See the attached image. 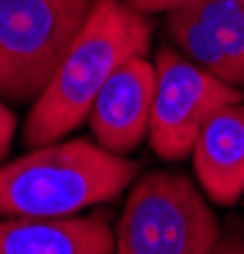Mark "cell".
<instances>
[{"instance_id": "obj_1", "label": "cell", "mask_w": 244, "mask_h": 254, "mask_svg": "<svg viewBox=\"0 0 244 254\" xmlns=\"http://www.w3.org/2000/svg\"><path fill=\"white\" fill-rule=\"evenodd\" d=\"M153 23L125 0H94L54 79L26 117L23 142L41 147L59 142L89 117L105 81L132 56H148Z\"/></svg>"}, {"instance_id": "obj_2", "label": "cell", "mask_w": 244, "mask_h": 254, "mask_svg": "<svg viewBox=\"0 0 244 254\" xmlns=\"http://www.w3.org/2000/svg\"><path fill=\"white\" fill-rule=\"evenodd\" d=\"M137 176V163L92 140H59L0 165V216L56 219L110 201Z\"/></svg>"}, {"instance_id": "obj_3", "label": "cell", "mask_w": 244, "mask_h": 254, "mask_svg": "<svg viewBox=\"0 0 244 254\" xmlns=\"http://www.w3.org/2000/svg\"><path fill=\"white\" fill-rule=\"evenodd\" d=\"M219 239L198 188L183 173L153 171L130 188L112 254H211Z\"/></svg>"}, {"instance_id": "obj_4", "label": "cell", "mask_w": 244, "mask_h": 254, "mask_svg": "<svg viewBox=\"0 0 244 254\" xmlns=\"http://www.w3.org/2000/svg\"><path fill=\"white\" fill-rule=\"evenodd\" d=\"M94 0H0V99L36 102Z\"/></svg>"}, {"instance_id": "obj_5", "label": "cell", "mask_w": 244, "mask_h": 254, "mask_svg": "<svg viewBox=\"0 0 244 254\" xmlns=\"http://www.w3.org/2000/svg\"><path fill=\"white\" fill-rule=\"evenodd\" d=\"M244 94L203 71L166 46L155 54V97L150 112V147L166 160H183L198 132L219 110L242 102Z\"/></svg>"}, {"instance_id": "obj_6", "label": "cell", "mask_w": 244, "mask_h": 254, "mask_svg": "<svg viewBox=\"0 0 244 254\" xmlns=\"http://www.w3.org/2000/svg\"><path fill=\"white\" fill-rule=\"evenodd\" d=\"M171 46L244 94V0H201L166 18Z\"/></svg>"}, {"instance_id": "obj_7", "label": "cell", "mask_w": 244, "mask_h": 254, "mask_svg": "<svg viewBox=\"0 0 244 254\" xmlns=\"http://www.w3.org/2000/svg\"><path fill=\"white\" fill-rule=\"evenodd\" d=\"M153 97L155 64L145 56H132L117 66L99 89L87 117L97 142L115 155L132 153L148 140Z\"/></svg>"}, {"instance_id": "obj_8", "label": "cell", "mask_w": 244, "mask_h": 254, "mask_svg": "<svg viewBox=\"0 0 244 254\" xmlns=\"http://www.w3.org/2000/svg\"><path fill=\"white\" fill-rule=\"evenodd\" d=\"M198 183L214 203L232 206L244 193V104L219 110L193 142Z\"/></svg>"}, {"instance_id": "obj_9", "label": "cell", "mask_w": 244, "mask_h": 254, "mask_svg": "<svg viewBox=\"0 0 244 254\" xmlns=\"http://www.w3.org/2000/svg\"><path fill=\"white\" fill-rule=\"evenodd\" d=\"M115 234L105 214L0 221V254H112Z\"/></svg>"}, {"instance_id": "obj_10", "label": "cell", "mask_w": 244, "mask_h": 254, "mask_svg": "<svg viewBox=\"0 0 244 254\" xmlns=\"http://www.w3.org/2000/svg\"><path fill=\"white\" fill-rule=\"evenodd\" d=\"M125 3L140 13H171L176 8H186V5H193V3H201V0H125Z\"/></svg>"}, {"instance_id": "obj_11", "label": "cell", "mask_w": 244, "mask_h": 254, "mask_svg": "<svg viewBox=\"0 0 244 254\" xmlns=\"http://www.w3.org/2000/svg\"><path fill=\"white\" fill-rule=\"evenodd\" d=\"M15 125H18L15 115L8 110V104L0 99V163H3V158L10 150V142L15 137Z\"/></svg>"}, {"instance_id": "obj_12", "label": "cell", "mask_w": 244, "mask_h": 254, "mask_svg": "<svg viewBox=\"0 0 244 254\" xmlns=\"http://www.w3.org/2000/svg\"><path fill=\"white\" fill-rule=\"evenodd\" d=\"M211 254H244V239H242V237L219 239V244L214 247Z\"/></svg>"}]
</instances>
